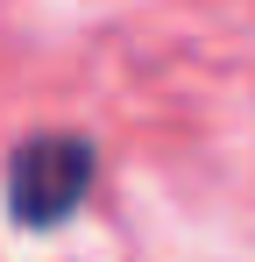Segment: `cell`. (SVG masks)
Returning a JSON list of instances; mask_svg holds the SVG:
<instances>
[{
  "label": "cell",
  "mask_w": 255,
  "mask_h": 262,
  "mask_svg": "<svg viewBox=\"0 0 255 262\" xmlns=\"http://www.w3.org/2000/svg\"><path fill=\"white\" fill-rule=\"evenodd\" d=\"M85 184H92V149L50 135V142H29V149L14 156V170H7V206H14L22 227H57V220L85 199Z\"/></svg>",
  "instance_id": "cell-1"
}]
</instances>
